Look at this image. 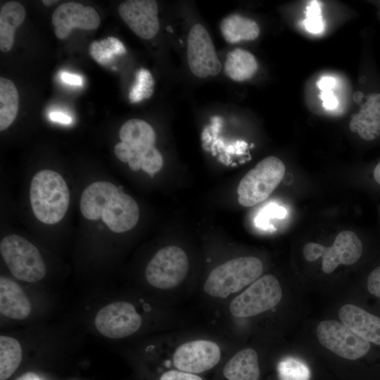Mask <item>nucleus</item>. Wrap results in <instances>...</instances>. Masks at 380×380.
Listing matches in <instances>:
<instances>
[{"mask_svg": "<svg viewBox=\"0 0 380 380\" xmlns=\"http://www.w3.org/2000/svg\"><path fill=\"white\" fill-rule=\"evenodd\" d=\"M80 211L89 220L101 218L113 232L133 229L138 222L139 209L137 202L124 193L122 186L108 182H96L82 192Z\"/></svg>", "mask_w": 380, "mask_h": 380, "instance_id": "1", "label": "nucleus"}, {"mask_svg": "<svg viewBox=\"0 0 380 380\" xmlns=\"http://www.w3.org/2000/svg\"><path fill=\"white\" fill-rule=\"evenodd\" d=\"M119 137L120 142L114 147L115 155L127 163L132 170L141 169L153 177L161 170L163 158L155 147V131L147 122L140 119L126 121L120 129Z\"/></svg>", "mask_w": 380, "mask_h": 380, "instance_id": "2", "label": "nucleus"}, {"mask_svg": "<svg viewBox=\"0 0 380 380\" xmlns=\"http://www.w3.org/2000/svg\"><path fill=\"white\" fill-rule=\"evenodd\" d=\"M30 199L37 219L53 224L65 216L69 207L70 192L60 174L44 170L36 173L31 181Z\"/></svg>", "mask_w": 380, "mask_h": 380, "instance_id": "3", "label": "nucleus"}, {"mask_svg": "<svg viewBox=\"0 0 380 380\" xmlns=\"http://www.w3.org/2000/svg\"><path fill=\"white\" fill-rule=\"evenodd\" d=\"M262 271V262L258 258L232 259L210 272L203 289L210 296L224 298L251 285L260 278Z\"/></svg>", "mask_w": 380, "mask_h": 380, "instance_id": "4", "label": "nucleus"}, {"mask_svg": "<svg viewBox=\"0 0 380 380\" xmlns=\"http://www.w3.org/2000/svg\"><path fill=\"white\" fill-rule=\"evenodd\" d=\"M285 171L279 158L270 156L262 159L240 181L237 188L239 203L250 207L266 200L282 180Z\"/></svg>", "mask_w": 380, "mask_h": 380, "instance_id": "5", "label": "nucleus"}, {"mask_svg": "<svg viewBox=\"0 0 380 380\" xmlns=\"http://www.w3.org/2000/svg\"><path fill=\"white\" fill-rule=\"evenodd\" d=\"M1 256L11 274L18 279L36 282L46 274V266L35 246L22 236L10 234L0 243Z\"/></svg>", "mask_w": 380, "mask_h": 380, "instance_id": "6", "label": "nucleus"}, {"mask_svg": "<svg viewBox=\"0 0 380 380\" xmlns=\"http://www.w3.org/2000/svg\"><path fill=\"white\" fill-rule=\"evenodd\" d=\"M281 297L282 290L277 279L272 274H266L234 298L229 305V311L239 318L253 317L274 308Z\"/></svg>", "mask_w": 380, "mask_h": 380, "instance_id": "7", "label": "nucleus"}, {"mask_svg": "<svg viewBox=\"0 0 380 380\" xmlns=\"http://www.w3.org/2000/svg\"><path fill=\"white\" fill-rule=\"evenodd\" d=\"M362 253L361 241L355 233L348 230L341 232L329 247L310 242L303 248V255L308 261L313 262L322 258V268L327 274L334 272L340 265H350L355 263Z\"/></svg>", "mask_w": 380, "mask_h": 380, "instance_id": "8", "label": "nucleus"}, {"mask_svg": "<svg viewBox=\"0 0 380 380\" xmlns=\"http://www.w3.org/2000/svg\"><path fill=\"white\" fill-rule=\"evenodd\" d=\"M189 270V260L184 250L175 246L159 250L148 263L145 275L152 286L170 289L179 285Z\"/></svg>", "mask_w": 380, "mask_h": 380, "instance_id": "9", "label": "nucleus"}, {"mask_svg": "<svg viewBox=\"0 0 380 380\" xmlns=\"http://www.w3.org/2000/svg\"><path fill=\"white\" fill-rule=\"evenodd\" d=\"M319 343L336 355L350 360L365 356L370 343L336 320H324L317 327Z\"/></svg>", "mask_w": 380, "mask_h": 380, "instance_id": "10", "label": "nucleus"}, {"mask_svg": "<svg viewBox=\"0 0 380 380\" xmlns=\"http://www.w3.org/2000/svg\"><path fill=\"white\" fill-rule=\"evenodd\" d=\"M186 59L190 71L199 78L215 76L222 70L212 38L201 23L194 24L189 32Z\"/></svg>", "mask_w": 380, "mask_h": 380, "instance_id": "11", "label": "nucleus"}, {"mask_svg": "<svg viewBox=\"0 0 380 380\" xmlns=\"http://www.w3.org/2000/svg\"><path fill=\"white\" fill-rule=\"evenodd\" d=\"M142 319L135 307L130 303L117 301L101 308L94 319V325L103 336L121 338L135 333Z\"/></svg>", "mask_w": 380, "mask_h": 380, "instance_id": "12", "label": "nucleus"}, {"mask_svg": "<svg viewBox=\"0 0 380 380\" xmlns=\"http://www.w3.org/2000/svg\"><path fill=\"white\" fill-rule=\"evenodd\" d=\"M221 357L217 344L208 340H196L179 346L172 356L177 369L198 374L215 367Z\"/></svg>", "mask_w": 380, "mask_h": 380, "instance_id": "13", "label": "nucleus"}, {"mask_svg": "<svg viewBox=\"0 0 380 380\" xmlns=\"http://www.w3.org/2000/svg\"><path fill=\"white\" fill-rule=\"evenodd\" d=\"M118 13L131 30L142 39H152L159 31L158 6L156 1H125L119 5Z\"/></svg>", "mask_w": 380, "mask_h": 380, "instance_id": "14", "label": "nucleus"}, {"mask_svg": "<svg viewBox=\"0 0 380 380\" xmlns=\"http://www.w3.org/2000/svg\"><path fill=\"white\" fill-rule=\"evenodd\" d=\"M51 20L55 34L60 39L67 38L72 28L95 30L100 25V16L93 7L75 2L61 4L53 11Z\"/></svg>", "mask_w": 380, "mask_h": 380, "instance_id": "15", "label": "nucleus"}, {"mask_svg": "<svg viewBox=\"0 0 380 380\" xmlns=\"http://www.w3.org/2000/svg\"><path fill=\"white\" fill-rule=\"evenodd\" d=\"M349 128L366 141H372L380 136V92L365 96L359 111L351 116Z\"/></svg>", "mask_w": 380, "mask_h": 380, "instance_id": "16", "label": "nucleus"}, {"mask_svg": "<svg viewBox=\"0 0 380 380\" xmlns=\"http://www.w3.org/2000/svg\"><path fill=\"white\" fill-rule=\"evenodd\" d=\"M341 322L369 343L380 346V317L353 304L338 310Z\"/></svg>", "mask_w": 380, "mask_h": 380, "instance_id": "17", "label": "nucleus"}, {"mask_svg": "<svg viewBox=\"0 0 380 380\" xmlns=\"http://www.w3.org/2000/svg\"><path fill=\"white\" fill-rule=\"evenodd\" d=\"M0 312L6 317L24 319L31 312V303L22 288L14 281L0 278Z\"/></svg>", "mask_w": 380, "mask_h": 380, "instance_id": "18", "label": "nucleus"}, {"mask_svg": "<svg viewBox=\"0 0 380 380\" xmlns=\"http://www.w3.org/2000/svg\"><path fill=\"white\" fill-rule=\"evenodd\" d=\"M222 374L227 380H259L258 357L252 348L243 349L225 364Z\"/></svg>", "mask_w": 380, "mask_h": 380, "instance_id": "19", "label": "nucleus"}, {"mask_svg": "<svg viewBox=\"0 0 380 380\" xmlns=\"http://www.w3.org/2000/svg\"><path fill=\"white\" fill-rule=\"evenodd\" d=\"M220 29L223 39L229 44L253 41L260 34V27L255 20L239 14H231L223 18Z\"/></svg>", "mask_w": 380, "mask_h": 380, "instance_id": "20", "label": "nucleus"}, {"mask_svg": "<svg viewBox=\"0 0 380 380\" xmlns=\"http://www.w3.org/2000/svg\"><path fill=\"white\" fill-rule=\"evenodd\" d=\"M25 9L17 1H8L1 8L0 11V49L9 51L14 42L15 31L25 19Z\"/></svg>", "mask_w": 380, "mask_h": 380, "instance_id": "21", "label": "nucleus"}, {"mask_svg": "<svg viewBox=\"0 0 380 380\" xmlns=\"http://www.w3.org/2000/svg\"><path fill=\"white\" fill-rule=\"evenodd\" d=\"M258 63L255 56L242 49H234L226 57L224 70L226 75L235 82L251 79L257 72Z\"/></svg>", "mask_w": 380, "mask_h": 380, "instance_id": "22", "label": "nucleus"}, {"mask_svg": "<svg viewBox=\"0 0 380 380\" xmlns=\"http://www.w3.org/2000/svg\"><path fill=\"white\" fill-rule=\"evenodd\" d=\"M19 94L14 83L0 77V130L7 129L14 121L18 111Z\"/></svg>", "mask_w": 380, "mask_h": 380, "instance_id": "23", "label": "nucleus"}, {"mask_svg": "<svg viewBox=\"0 0 380 380\" xmlns=\"http://www.w3.org/2000/svg\"><path fill=\"white\" fill-rule=\"evenodd\" d=\"M22 360V348L15 338L0 337V380H6L18 368Z\"/></svg>", "mask_w": 380, "mask_h": 380, "instance_id": "24", "label": "nucleus"}, {"mask_svg": "<svg viewBox=\"0 0 380 380\" xmlns=\"http://www.w3.org/2000/svg\"><path fill=\"white\" fill-rule=\"evenodd\" d=\"M281 380H309L310 372L302 361L289 357L280 361L277 367Z\"/></svg>", "mask_w": 380, "mask_h": 380, "instance_id": "25", "label": "nucleus"}, {"mask_svg": "<svg viewBox=\"0 0 380 380\" xmlns=\"http://www.w3.org/2000/svg\"><path fill=\"white\" fill-rule=\"evenodd\" d=\"M90 52L98 62L103 63L114 54H122L126 52L123 44L117 39L108 37L101 42H94L90 47Z\"/></svg>", "mask_w": 380, "mask_h": 380, "instance_id": "26", "label": "nucleus"}, {"mask_svg": "<svg viewBox=\"0 0 380 380\" xmlns=\"http://www.w3.org/2000/svg\"><path fill=\"white\" fill-rule=\"evenodd\" d=\"M153 89V80L151 73L145 69L137 72L136 83L131 89L129 99L132 102H139L149 98Z\"/></svg>", "mask_w": 380, "mask_h": 380, "instance_id": "27", "label": "nucleus"}, {"mask_svg": "<svg viewBox=\"0 0 380 380\" xmlns=\"http://www.w3.org/2000/svg\"><path fill=\"white\" fill-rule=\"evenodd\" d=\"M305 30L312 34H319L324 28L320 4L310 1L306 8V17L303 21Z\"/></svg>", "mask_w": 380, "mask_h": 380, "instance_id": "28", "label": "nucleus"}, {"mask_svg": "<svg viewBox=\"0 0 380 380\" xmlns=\"http://www.w3.org/2000/svg\"><path fill=\"white\" fill-rule=\"evenodd\" d=\"M286 215V210L274 203H269L258 213L255 218V224L262 229L270 227V220L272 218H284Z\"/></svg>", "mask_w": 380, "mask_h": 380, "instance_id": "29", "label": "nucleus"}, {"mask_svg": "<svg viewBox=\"0 0 380 380\" xmlns=\"http://www.w3.org/2000/svg\"><path fill=\"white\" fill-rule=\"evenodd\" d=\"M159 380H203L198 374L181 371L179 369H172L162 374Z\"/></svg>", "mask_w": 380, "mask_h": 380, "instance_id": "30", "label": "nucleus"}, {"mask_svg": "<svg viewBox=\"0 0 380 380\" xmlns=\"http://www.w3.org/2000/svg\"><path fill=\"white\" fill-rule=\"evenodd\" d=\"M367 287L372 295L380 298V266L372 271L368 276Z\"/></svg>", "mask_w": 380, "mask_h": 380, "instance_id": "31", "label": "nucleus"}, {"mask_svg": "<svg viewBox=\"0 0 380 380\" xmlns=\"http://www.w3.org/2000/svg\"><path fill=\"white\" fill-rule=\"evenodd\" d=\"M319 97L322 101V106L325 109L334 110L338 106V100L331 90L321 91Z\"/></svg>", "mask_w": 380, "mask_h": 380, "instance_id": "32", "label": "nucleus"}, {"mask_svg": "<svg viewBox=\"0 0 380 380\" xmlns=\"http://www.w3.org/2000/svg\"><path fill=\"white\" fill-rule=\"evenodd\" d=\"M60 76L61 79L67 84L77 86H81L82 84V78L80 75L62 72Z\"/></svg>", "mask_w": 380, "mask_h": 380, "instance_id": "33", "label": "nucleus"}, {"mask_svg": "<svg viewBox=\"0 0 380 380\" xmlns=\"http://www.w3.org/2000/svg\"><path fill=\"white\" fill-rule=\"evenodd\" d=\"M335 84V78L329 76H324L317 82V86L322 91L331 90Z\"/></svg>", "mask_w": 380, "mask_h": 380, "instance_id": "34", "label": "nucleus"}, {"mask_svg": "<svg viewBox=\"0 0 380 380\" xmlns=\"http://www.w3.org/2000/svg\"><path fill=\"white\" fill-rule=\"evenodd\" d=\"M49 117L52 121L62 124L68 125L72 122V118L69 115L61 112H51Z\"/></svg>", "mask_w": 380, "mask_h": 380, "instance_id": "35", "label": "nucleus"}, {"mask_svg": "<svg viewBox=\"0 0 380 380\" xmlns=\"http://www.w3.org/2000/svg\"><path fill=\"white\" fill-rule=\"evenodd\" d=\"M15 380H42L39 376L34 372H27L18 378H16Z\"/></svg>", "mask_w": 380, "mask_h": 380, "instance_id": "36", "label": "nucleus"}, {"mask_svg": "<svg viewBox=\"0 0 380 380\" xmlns=\"http://www.w3.org/2000/svg\"><path fill=\"white\" fill-rule=\"evenodd\" d=\"M374 177L376 182L380 184V161L374 170Z\"/></svg>", "mask_w": 380, "mask_h": 380, "instance_id": "37", "label": "nucleus"}, {"mask_svg": "<svg viewBox=\"0 0 380 380\" xmlns=\"http://www.w3.org/2000/svg\"><path fill=\"white\" fill-rule=\"evenodd\" d=\"M56 2H57V1H53V0L52 1H49H49L48 0L47 1H46V0L42 1V3L46 6H50V5H51V4H53L56 3Z\"/></svg>", "mask_w": 380, "mask_h": 380, "instance_id": "38", "label": "nucleus"}, {"mask_svg": "<svg viewBox=\"0 0 380 380\" xmlns=\"http://www.w3.org/2000/svg\"><path fill=\"white\" fill-rule=\"evenodd\" d=\"M281 380V379H280Z\"/></svg>", "mask_w": 380, "mask_h": 380, "instance_id": "39", "label": "nucleus"}]
</instances>
